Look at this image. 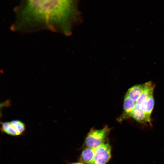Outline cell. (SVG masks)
Here are the masks:
<instances>
[{
  "instance_id": "cell-1",
  "label": "cell",
  "mask_w": 164,
  "mask_h": 164,
  "mask_svg": "<svg viewBox=\"0 0 164 164\" xmlns=\"http://www.w3.org/2000/svg\"><path fill=\"white\" fill-rule=\"evenodd\" d=\"M77 1L22 0L14 9L13 32L48 30L68 36L80 20Z\"/></svg>"
},
{
  "instance_id": "cell-2",
  "label": "cell",
  "mask_w": 164,
  "mask_h": 164,
  "mask_svg": "<svg viewBox=\"0 0 164 164\" xmlns=\"http://www.w3.org/2000/svg\"><path fill=\"white\" fill-rule=\"evenodd\" d=\"M111 130V128L107 125L101 129L92 128L85 138L86 147L95 148L107 141Z\"/></svg>"
},
{
  "instance_id": "cell-3",
  "label": "cell",
  "mask_w": 164,
  "mask_h": 164,
  "mask_svg": "<svg viewBox=\"0 0 164 164\" xmlns=\"http://www.w3.org/2000/svg\"><path fill=\"white\" fill-rule=\"evenodd\" d=\"M1 131L3 134L13 137L24 135L26 130L25 124L19 120L1 122Z\"/></svg>"
},
{
  "instance_id": "cell-4",
  "label": "cell",
  "mask_w": 164,
  "mask_h": 164,
  "mask_svg": "<svg viewBox=\"0 0 164 164\" xmlns=\"http://www.w3.org/2000/svg\"><path fill=\"white\" fill-rule=\"evenodd\" d=\"M111 157V147L106 141L94 148L92 164H106Z\"/></svg>"
},
{
  "instance_id": "cell-5",
  "label": "cell",
  "mask_w": 164,
  "mask_h": 164,
  "mask_svg": "<svg viewBox=\"0 0 164 164\" xmlns=\"http://www.w3.org/2000/svg\"><path fill=\"white\" fill-rule=\"evenodd\" d=\"M136 102L132 100L125 94L124 97L123 111L119 117L117 119L119 122L130 118L131 114L135 108Z\"/></svg>"
},
{
  "instance_id": "cell-6",
  "label": "cell",
  "mask_w": 164,
  "mask_h": 164,
  "mask_svg": "<svg viewBox=\"0 0 164 164\" xmlns=\"http://www.w3.org/2000/svg\"><path fill=\"white\" fill-rule=\"evenodd\" d=\"M144 90L141 95L136 101L135 108L141 109L144 101L150 96L153 94L155 85L151 81L144 84Z\"/></svg>"
},
{
  "instance_id": "cell-7",
  "label": "cell",
  "mask_w": 164,
  "mask_h": 164,
  "mask_svg": "<svg viewBox=\"0 0 164 164\" xmlns=\"http://www.w3.org/2000/svg\"><path fill=\"white\" fill-rule=\"evenodd\" d=\"M130 118H132L137 122L152 126L151 119L149 118L141 109L135 108L132 112Z\"/></svg>"
},
{
  "instance_id": "cell-8",
  "label": "cell",
  "mask_w": 164,
  "mask_h": 164,
  "mask_svg": "<svg viewBox=\"0 0 164 164\" xmlns=\"http://www.w3.org/2000/svg\"><path fill=\"white\" fill-rule=\"evenodd\" d=\"M144 87V84L135 85L129 88L126 94L136 102L142 92Z\"/></svg>"
},
{
  "instance_id": "cell-9",
  "label": "cell",
  "mask_w": 164,
  "mask_h": 164,
  "mask_svg": "<svg viewBox=\"0 0 164 164\" xmlns=\"http://www.w3.org/2000/svg\"><path fill=\"white\" fill-rule=\"evenodd\" d=\"M94 148L86 147L82 152L80 157V162L84 164H92Z\"/></svg>"
},
{
  "instance_id": "cell-10",
  "label": "cell",
  "mask_w": 164,
  "mask_h": 164,
  "mask_svg": "<svg viewBox=\"0 0 164 164\" xmlns=\"http://www.w3.org/2000/svg\"><path fill=\"white\" fill-rule=\"evenodd\" d=\"M154 105V99L153 94L150 96L143 102L141 109L143 111L147 117L151 119V113Z\"/></svg>"
},
{
  "instance_id": "cell-11",
  "label": "cell",
  "mask_w": 164,
  "mask_h": 164,
  "mask_svg": "<svg viewBox=\"0 0 164 164\" xmlns=\"http://www.w3.org/2000/svg\"><path fill=\"white\" fill-rule=\"evenodd\" d=\"M69 164H84L83 162H72L70 163Z\"/></svg>"
}]
</instances>
